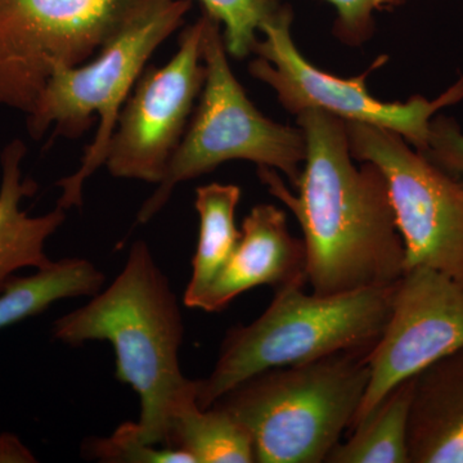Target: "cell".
Returning <instances> with one entry per match:
<instances>
[{
    "label": "cell",
    "instance_id": "6da1fadb",
    "mask_svg": "<svg viewBox=\"0 0 463 463\" xmlns=\"http://www.w3.org/2000/svg\"><path fill=\"white\" fill-rule=\"evenodd\" d=\"M297 116L307 142L298 194L270 167L258 166V175L300 224L312 292L392 285L403 276L405 249L385 176L370 161L353 164L345 120L318 109Z\"/></svg>",
    "mask_w": 463,
    "mask_h": 463
},
{
    "label": "cell",
    "instance_id": "7a4b0ae2",
    "mask_svg": "<svg viewBox=\"0 0 463 463\" xmlns=\"http://www.w3.org/2000/svg\"><path fill=\"white\" fill-rule=\"evenodd\" d=\"M54 336L67 345L106 340L114 346L116 377L141 398V417L124 423L147 446H165L174 417L197 403V381L179 365L184 326L178 301L148 246L137 241L124 269L87 306L58 319Z\"/></svg>",
    "mask_w": 463,
    "mask_h": 463
},
{
    "label": "cell",
    "instance_id": "3957f363",
    "mask_svg": "<svg viewBox=\"0 0 463 463\" xmlns=\"http://www.w3.org/2000/svg\"><path fill=\"white\" fill-rule=\"evenodd\" d=\"M397 282L337 295H307L306 282L276 288L257 321L228 332L214 370L197 380V404L206 410L243 381L272 368L340 353L368 354L388 325Z\"/></svg>",
    "mask_w": 463,
    "mask_h": 463
},
{
    "label": "cell",
    "instance_id": "277c9868",
    "mask_svg": "<svg viewBox=\"0 0 463 463\" xmlns=\"http://www.w3.org/2000/svg\"><path fill=\"white\" fill-rule=\"evenodd\" d=\"M367 354L340 353L264 371L214 404L248 430L259 463H322L364 401Z\"/></svg>",
    "mask_w": 463,
    "mask_h": 463
},
{
    "label": "cell",
    "instance_id": "5b68a950",
    "mask_svg": "<svg viewBox=\"0 0 463 463\" xmlns=\"http://www.w3.org/2000/svg\"><path fill=\"white\" fill-rule=\"evenodd\" d=\"M192 0H145L139 11L90 63L56 66L51 79L26 115L27 130L41 139L51 127L53 136L78 138L90 130L94 116L99 124L80 166L57 182L62 188L58 206L83 205L85 182L105 165L109 143L123 105L129 99L146 63L155 51L184 23Z\"/></svg>",
    "mask_w": 463,
    "mask_h": 463
},
{
    "label": "cell",
    "instance_id": "8992f818",
    "mask_svg": "<svg viewBox=\"0 0 463 463\" xmlns=\"http://www.w3.org/2000/svg\"><path fill=\"white\" fill-rule=\"evenodd\" d=\"M203 61L206 78L199 108L192 116L165 176L141 207L147 223L166 205L176 185L210 173L223 163L246 160L277 169L297 184L307 142L300 127L274 123L246 96L228 63L222 25L203 14Z\"/></svg>",
    "mask_w": 463,
    "mask_h": 463
},
{
    "label": "cell",
    "instance_id": "52a82bcc",
    "mask_svg": "<svg viewBox=\"0 0 463 463\" xmlns=\"http://www.w3.org/2000/svg\"><path fill=\"white\" fill-rule=\"evenodd\" d=\"M145 0H0V106L27 115L56 66L83 65Z\"/></svg>",
    "mask_w": 463,
    "mask_h": 463
},
{
    "label": "cell",
    "instance_id": "ba28073f",
    "mask_svg": "<svg viewBox=\"0 0 463 463\" xmlns=\"http://www.w3.org/2000/svg\"><path fill=\"white\" fill-rule=\"evenodd\" d=\"M350 154L388 183L405 269L425 265L463 286V183L385 128L346 121Z\"/></svg>",
    "mask_w": 463,
    "mask_h": 463
},
{
    "label": "cell",
    "instance_id": "9c48e42d",
    "mask_svg": "<svg viewBox=\"0 0 463 463\" xmlns=\"http://www.w3.org/2000/svg\"><path fill=\"white\" fill-rule=\"evenodd\" d=\"M292 12L277 23L261 29L249 72L252 78L269 85L277 99L291 114L318 109L345 121L385 128L403 137L417 151H428L430 123L440 109L463 99V76L435 99L413 96L407 102L385 103L374 99L365 79L386 62L381 56L367 71L352 79H341L317 69L306 60L292 41Z\"/></svg>",
    "mask_w": 463,
    "mask_h": 463
},
{
    "label": "cell",
    "instance_id": "30bf717a",
    "mask_svg": "<svg viewBox=\"0 0 463 463\" xmlns=\"http://www.w3.org/2000/svg\"><path fill=\"white\" fill-rule=\"evenodd\" d=\"M201 16L179 35L178 52L161 67H149L137 81L109 143L105 165L116 178L160 183L190 125L203 91Z\"/></svg>",
    "mask_w": 463,
    "mask_h": 463
},
{
    "label": "cell",
    "instance_id": "8fae6325",
    "mask_svg": "<svg viewBox=\"0 0 463 463\" xmlns=\"http://www.w3.org/2000/svg\"><path fill=\"white\" fill-rule=\"evenodd\" d=\"M461 347L463 286L425 265L405 269L388 325L365 356L370 381L349 431L398 383Z\"/></svg>",
    "mask_w": 463,
    "mask_h": 463
},
{
    "label": "cell",
    "instance_id": "7c38bea8",
    "mask_svg": "<svg viewBox=\"0 0 463 463\" xmlns=\"http://www.w3.org/2000/svg\"><path fill=\"white\" fill-rule=\"evenodd\" d=\"M307 282L303 240L289 233L285 212L269 203L252 207L243 219L233 254L201 298L197 309L222 312L232 301L259 286L274 288Z\"/></svg>",
    "mask_w": 463,
    "mask_h": 463
},
{
    "label": "cell",
    "instance_id": "4fadbf2b",
    "mask_svg": "<svg viewBox=\"0 0 463 463\" xmlns=\"http://www.w3.org/2000/svg\"><path fill=\"white\" fill-rule=\"evenodd\" d=\"M410 463H463V347L413 379Z\"/></svg>",
    "mask_w": 463,
    "mask_h": 463
},
{
    "label": "cell",
    "instance_id": "5bb4252c",
    "mask_svg": "<svg viewBox=\"0 0 463 463\" xmlns=\"http://www.w3.org/2000/svg\"><path fill=\"white\" fill-rule=\"evenodd\" d=\"M26 145L14 139L0 155V292L21 268L43 269L52 263L44 252L45 241L65 222L66 210L57 206L42 216H29L21 201L35 192L33 181L23 179Z\"/></svg>",
    "mask_w": 463,
    "mask_h": 463
},
{
    "label": "cell",
    "instance_id": "9a60e30c",
    "mask_svg": "<svg viewBox=\"0 0 463 463\" xmlns=\"http://www.w3.org/2000/svg\"><path fill=\"white\" fill-rule=\"evenodd\" d=\"M240 199V187L234 184L210 183L196 190L194 207L200 216V236L184 294L188 307L199 306L239 243L241 231L234 223V213Z\"/></svg>",
    "mask_w": 463,
    "mask_h": 463
},
{
    "label": "cell",
    "instance_id": "2e32d148",
    "mask_svg": "<svg viewBox=\"0 0 463 463\" xmlns=\"http://www.w3.org/2000/svg\"><path fill=\"white\" fill-rule=\"evenodd\" d=\"M413 379L398 383L327 457L328 463H410L408 421Z\"/></svg>",
    "mask_w": 463,
    "mask_h": 463
},
{
    "label": "cell",
    "instance_id": "e0dca14e",
    "mask_svg": "<svg viewBox=\"0 0 463 463\" xmlns=\"http://www.w3.org/2000/svg\"><path fill=\"white\" fill-rule=\"evenodd\" d=\"M30 277H12L0 292V330L41 315L61 298L94 297L105 276L85 259L52 261Z\"/></svg>",
    "mask_w": 463,
    "mask_h": 463
},
{
    "label": "cell",
    "instance_id": "ac0fdd59",
    "mask_svg": "<svg viewBox=\"0 0 463 463\" xmlns=\"http://www.w3.org/2000/svg\"><path fill=\"white\" fill-rule=\"evenodd\" d=\"M166 447L183 450L194 463H251L255 449L248 430L221 405H188L174 417Z\"/></svg>",
    "mask_w": 463,
    "mask_h": 463
},
{
    "label": "cell",
    "instance_id": "d6986e66",
    "mask_svg": "<svg viewBox=\"0 0 463 463\" xmlns=\"http://www.w3.org/2000/svg\"><path fill=\"white\" fill-rule=\"evenodd\" d=\"M203 14L224 26L225 50L234 58L248 57L257 44V32L292 12L281 0H199Z\"/></svg>",
    "mask_w": 463,
    "mask_h": 463
},
{
    "label": "cell",
    "instance_id": "ffe728a7",
    "mask_svg": "<svg viewBox=\"0 0 463 463\" xmlns=\"http://www.w3.org/2000/svg\"><path fill=\"white\" fill-rule=\"evenodd\" d=\"M90 456L103 462L194 463L188 453L166 446H147L130 435L124 423L109 438L93 439Z\"/></svg>",
    "mask_w": 463,
    "mask_h": 463
},
{
    "label": "cell",
    "instance_id": "44dd1931",
    "mask_svg": "<svg viewBox=\"0 0 463 463\" xmlns=\"http://www.w3.org/2000/svg\"><path fill=\"white\" fill-rule=\"evenodd\" d=\"M337 11L334 35L343 44L359 47L373 38L374 33L373 14L399 7L408 0H328Z\"/></svg>",
    "mask_w": 463,
    "mask_h": 463
},
{
    "label": "cell",
    "instance_id": "7402d4cb",
    "mask_svg": "<svg viewBox=\"0 0 463 463\" xmlns=\"http://www.w3.org/2000/svg\"><path fill=\"white\" fill-rule=\"evenodd\" d=\"M423 156L463 183V133L453 118L434 116L430 123L428 151Z\"/></svg>",
    "mask_w": 463,
    "mask_h": 463
}]
</instances>
